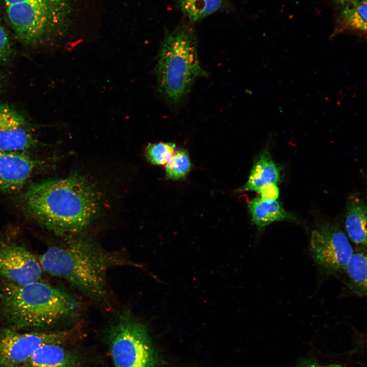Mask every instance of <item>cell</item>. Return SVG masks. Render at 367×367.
Here are the masks:
<instances>
[{
	"label": "cell",
	"instance_id": "8",
	"mask_svg": "<svg viewBox=\"0 0 367 367\" xmlns=\"http://www.w3.org/2000/svg\"><path fill=\"white\" fill-rule=\"evenodd\" d=\"M71 330L18 331L0 329V364L18 367L26 362L41 346L51 343L63 344Z\"/></svg>",
	"mask_w": 367,
	"mask_h": 367
},
{
	"label": "cell",
	"instance_id": "11",
	"mask_svg": "<svg viewBox=\"0 0 367 367\" xmlns=\"http://www.w3.org/2000/svg\"><path fill=\"white\" fill-rule=\"evenodd\" d=\"M40 164L26 152L0 150V192L21 190Z\"/></svg>",
	"mask_w": 367,
	"mask_h": 367
},
{
	"label": "cell",
	"instance_id": "22",
	"mask_svg": "<svg viewBox=\"0 0 367 367\" xmlns=\"http://www.w3.org/2000/svg\"><path fill=\"white\" fill-rule=\"evenodd\" d=\"M258 193L263 200L275 201L279 197V190L277 184H270L264 186Z\"/></svg>",
	"mask_w": 367,
	"mask_h": 367
},
{
	"label": "cell",
	"instance_id": "5",
	"mask_svg": "<svg viewBox=\"0 0 367 367\" xmlns=\"http://www.w3.org/2000/svg\"><path fill=\"white\" fill-rule=\"evenodd\" d=\"M8 22L24 45L60 37L70 26L75 0H3Z\"/></svg>",
	"mask_w": 367,
	"mask_h": 367
},
{
	"label": "cell",
	"instance_id": "6",
	"mask_svg": "<svg viewBox=\"0 0 367 367\" xmlns=\"http://www.w3.org/2000/svg\"><path fill=\"white\" fill-rule=\"evenodd\" d=\"M107 340L114 367H162L164 361L147 326L125 310L109 328Z\"/></svg>",
	"mask_w": 367,
	"mask_h": 367
},
{
	"label": "cell",
	"instance_id": "20",
	"mask_svg": "<svg viewBox=\"0 0 367 367\" xmlns=\"http://www.w3.org/2000/svg\"><path fill=\"white\" fill-rule=\"evenodd\" d=\"M175 148V144L172 142L149 144L146 148L147 158L153 164L164 165L171 158Z\"/></svg>",
	"mask_w": 367,
	"mask_h": 367
},
{
	"label": "cell",
	"instance_id": "15",
	"mask_svg": "<svg viewBox=\"0 0 367 367\" xmlns=\"http://www.w3.org/2000/svg\"><path fill=\"white\" fill-rule=\"evenodd\" d=\"M249 209L253 223L260 230L275 222L294 220L277 200L267 201L258 197L251 200Z\"/></svg>",
	"mask_w": 367,
	"mask_h": 367
},
{
	"label": "cell",
	"instance_id": "12",
	"mask_svg": "<svg viewBox=\"0 0 367 367\" xmlns=\"http://www.w3.org/2000/svg\"><path fill=\"white\" fill-rule=\"evenodd\" d=\"M62 345L51 343L41 346L18 367H77L78 355Z\"/></svg>",
	"mask_w": 367,
	"mask_h": 367
},
{
	"label": "cell",
	"instance_id": "10",
	"mask_svg": "<svg viewBox=\"0 0 367 367\" xmlns=\"http://www.w3.org/2000/svg\"><path fill=\"white\" fill-rule=\"evenodd\" d=\"M33 127L15 108L0 103V150L26 152L37 147Z\"/></svg>",
	"mask_w": 367,
	"mask_h": 367
},
{
	"label": "cell",
	"instance_id": "19",
	"mask_svg": "<svg viewBox=\"0 0 367 367\" xmlns=\"http://www.w3.org/2000/svg\"><path fill=\"white\" fill-rule=\"evenodd\" d=\"M190 158L185 150L175 152L166 164V177L168 179H178L185 177L191 169Z\"/></svg>",
	"mask_w": 367,
	"mask_h": 367
},
{
	"label": "cell",
	"instance_id": "2",
	"mask_svg": "<svg viewBox=\"0 0 367 367\" xmlns=\"http://www.w3.org/2000/svg\"><path fill=\"white\" fill-rule=\"evenodd\" d=\"M38 259L43 272L63 278L85 296L101 301L107 295L106 273L112 267H141L122 253L103 248L92 238L77 233L63 237Z\"/></svg>",
	"mask_w": 367,
	"mask_h": 367
},
{
	"label": "cell",
	"instance_id": "14",
	"mask_svg": "<svg viewBox=\"0 0 367 367\" xmlns=\"http://www.w3.org/2000/svg\"><path fill=\"white\" fill-rule=\"evenodd\" d=\"M280 179L279 168L269 151L265 150L254 163L243 189L258 193L264 186L270 184H277Z\"/></svg>",
	"mask_w": 367,
	"mask_h": 367
},
{
	"label": "cell",
	"instance_id": "23",
	"mask_svg": "<svg viewBox=\"0 0 367 367\" xmlns=\"http://www.w3.org/2000/svg\"><path fill=\"white\" fill-rule=\"evenodd\" d=\"M298 367H341L338 365L330 364L322 365L312 360H306L302 362Z\"/></svg>",
	"mask_w": 367,
	"mask_h": 367
},
{
	"label": "cell",
	"instance_id": "25",
	"mask_svg": "<svg viewBox=\"0 0 367 367\" xmlns=\"http://www.w3.org/2000/svg\"><path fill=\"white\" fill-rule=\"evenodd\" d=\"M3 84H4L3 76L2 74V73L0 72V92L1 91V90L3 89Z\"/></svg>",
	"mask_w": 367,
	"mask_h": 367
},
{
	"label": "cell",
	"instance_id": "16",
	"mask_svg": "<svg viewBox=\"0 0 367 367\" xmlns=\"http://www.w3.org/2000/svg\"><path fill=\"white\" fill-rule=\"evenodd\" d=\"M344 6L338 16L335 32L365 35L366 0H356Z\"/></svg>",
	"mask_w": 367,
	"mask_h": 367
},
{
	"label": "cell",
	"instance_id": "18",
	"mask_svg": "<svg viewBox=\"0 0 367 367\" xmlns=\"http://www.w3.org/2000/svg\"><path fill=\"white\" fill-rule=\"evenodd\" d=\"M365 248L362 247L361 249L353 253L345 270L349 279V287L350 290L360 297L364 296L366 294Z\"/></svg>",
	"mask_w": 367,
	"mask_h": 367
},
{
	"label": "cell",
	"instance_id": "21",
	"mask_svg": "<svg viewBox=\"0 0 367 367\" xmlns=\"http://www.w3.org/2000/svg\"><path fill=\"white\" fill-rule=\"evenodd\" d=\"M13 54L11 41L7 30L0 23V64L9 61Z\"/></svg>",
	"mask_w": 367,
	"mask_h": 367
},
{
	"label": "cell",
	"instance_id": "13",
	"mask_svg": "<svg viewBox=\"0 0 367 367\" xmlns=\"http://www.w3.org/2000/svg\"><path fill=\"white\" fill-rule=\"evenodd\" d=\"M176 8L188 22L195 24L218 12L233 9L230 0H173Z\"/></svg>",
	"mask_w": 367,
	"mask_h": 367
},
{
	"label": "cell",
	"instance_id": "17",
	"mask_svg": "<svg viewBox=\"0 0 367 367\" xmlns=\"http://www.w3.org/2000/svg\"><path fill=\"white\" fill-rule=\"evenodd\" d=\"M366 205L359 198L351 199L347 206L345 228L348 237L355 244L366 246Z\"/></svg>",
	"mask_w": 367,
	"mask_h": 367
},
{
	"label": "cell",
	"instance_id": "24",
	"mask_svg": "<svg viewBox=\"0 0 367 367\" xmlns=\"http://www.w3.org/2000/svg\"><path fill=\"white\" fill-rule=\"evenodd\" d=\"M355 1H356V0H334V1L337 2L339 4H342L343 5H345L346 4H347L348 3H350Z\"/></svg>",
	"mask_w": 367,
	"mask_h": 367
},
{
	"label": "cell",
	"instance_id": "1",
	"mask_svg": "<svg viewBox=\"0 0 367 367\" xmlns=\"http://www.w3.org/2000/svg\"><path fill=\"white\" fill-rule=\"evenodd\" d=\"M22 201L26 211L39 224L63 237L85 228L100 204L93 185L76 173L33 183L24 192Z\"/></svg>",
	"mask_w": 367,
	"mask_h": 367
},
{
	"label": "cell",
	"instance_id": "7",
	"mask_svg": "<svg viewBox=\"0 0 367 367\" xmlns=\"http://www.w3.org/2000/svg\"><path fill=\"white\" fill-rule=\"evenodd\" d=\"M310 251L320 269L326 274L345 272L353 253L348 239L337 225L323 223L313 230Z\"/></svg>",
	"mask_w": 367,
	"mask_h": 367
},
{
	"label": "cell",
	"instance_id": "9",
	"mask_svg": "<svg viewBox=\"0 0 367 367\" xmlns=\"http://www.w3.org/2000/svg\"><path fill=\"white\" fill-rule=\"evenodd\" d=\"M43 271L26 244L9 234L0 235V282L24 284L42 280Z\"/></svg>",
	"mask_w": 367,
	"mask_h": 367
},
{
	"label": "cell",
	"instance_id": "3",
	"mask_svg": "<svg viewBox=\"0 0 367 367\" xmlns=\"http://www.w3.org/2000/svg\"><path fill=\"white\" fill-rule=\"evenodd\" d=\"M77 303L42 280L24 284L0 282V323L18 331H41L71 318Z\"/></svg>",
	"mask_w": 367,
	"mask_h": 367
},
{
	"label": "cell",
	"instance_id": "4",
	"mask_svg": "<svg viewBox=\"0 0 367 367\" xmlns=\"http://www.w3.org/2000/svg\"><path fill=\"white\" fill-rule=\"evenodd\" d=\"M194 24L184 19L168 31L155 67L158 90L171 104L181 102L196 80L207 74L200 64Z\"/></svg>",
	"mask_w": 367,
	"mask_h": 367
}]
</instances>
